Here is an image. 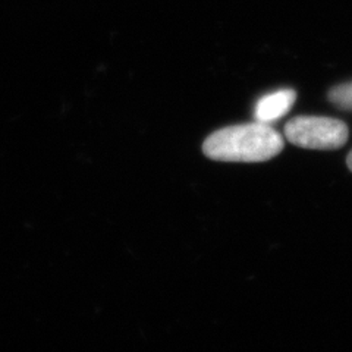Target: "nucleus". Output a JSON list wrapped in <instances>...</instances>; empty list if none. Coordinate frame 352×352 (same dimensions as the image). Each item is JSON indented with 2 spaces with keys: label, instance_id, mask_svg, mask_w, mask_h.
<instances>
[{
  "label": "nucleus",
  "instance_id": "nucleus-1",
  "mask_svg": "<svg viewBox=\"0 0 352 352\" xmlns=\"http://www.w3.org/2000/svg\"><path fill=\"white\" fill-rule=\"evenodd\" d=\"M283 138L267 124H242L219 129L207 137L203 151L219 162L258 163L273 159L282 151Z\"/></svg>",
  "mask_w": 352,
  "mask_h": 352
},
{
  "label": "nucleus",
  "instance_id": "nucleus-2",
  "mask_svg": "<svg viewBox=\"0 0 352 352\" xmlns=\"http://www.w3.org/2000/svg\"><path fill=\"white\" fill-rule=\"evenodd\" d=\"M285 137L302 148L336 150L346 142L348 126L333 118L296 116L285 125Z\"/></svg>",
  "mask_w": 352,
  "mask_h": 352
},
{
  "label": "nucleus",
  "instance_id": "nucleus-3",
  "mask_svg": "<svg viewBox=\"0 0 352 352\" xmlns=\"http://www.w3.org/2000/svg\"><path fill=\"white\" fill-rule=\"evenodd\" d=\"M296 98L294 90H280L263 97L256 107V118L261 124H269L276 120L292 107Z\"/></svg>",
  "mask_w": 352,
  "mask_h": 352
},
{
  "label": "nucleus",
  "instance_id": "nucleus-4",
  "mask_svg": "<svg viewBox=\"0 0 352 352\" xmlns=\"http://www.w3.org/2000/svg\"><path fill=\"white\" fill-rule=\"evenodd\" d=\"M346 163H348V168H349V170L352 172V151L349 153V156H348V159H346Z\"/></svg>",
  "mask_w": 352,
  "mask_h": 352
}]
</instances>
